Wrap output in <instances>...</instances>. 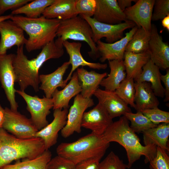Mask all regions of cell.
Returning <instances> with one entry per match:
<instances>
[{
    "label": "cell",
    "instance_id": "cell-1",
    "mask_svg": "<svg viewBox=\"0 0 169 169\" xmlns=\"http://www.w3.org/2000/svg\"><path fill=\"white\" fill-rule=\"evenodd\" d=\"M64 53L63 45L56 40L47 44L35 58L28 59L24 54L23 45L17 47L13 65L15 75V82L20 90L24 91L28 86L32 87L36 92L39 91V70L43 64L51 59H57Z\"/></svg>",
    "mask_w": 169,
    "mask_h": 169
},
{
    "label": "cell",
    "instance_id": "cell-2",
    "mask_svg": "<svg viewBox=\"0 0 169 169\" xmlns=\"http://www.w3.org/2000/svg\"><path fill=\"white\" fill-rule=\"evenodd\" d=\"M103 138L109 143L116 142L126 150L128 160V168L139 160L145 157V162H149L155 156L157 146L154 145L143 146L138 136L130 127L129 121L124 115L113 122L102 135Z\"/></svg>",
    "mask_w": 169,
    "mask_h": 169
},
{
    "label": "cell",
    "instance_id": "cell-3",
    "mask_svg": "<svg viewBox=\"0 0 169 169\" xmlns=\"http://www.w3.org/2000/svg\"><path fill=\"white\" fill-rule=\"evenodd\" d=\"M46 150L40 138L20 139L2 128L0 129V169L14 161L34 159Z\"/></svg>",
    "mask_w": 169,
    "mask_h": 169
},
{
    "label": "cell",
    "instance_id": "cell-4",
    "mask_svg": "<svg viewBox=\"0 0 169 169\" xmlns=\"http://www.w3.org/2000/svg\"><path fill=\"white\" fill-rule=\"evenodd\" d=\"M10 19L28 35L25 47L28 52L42 49L54 41L60 22L57 19L47 18L42 15L36 18H30L14 15Z\"/></svg>",
    "mask_w": 169,
    "mask_h": 169
},
{
    "label": "cell",
    "instance_id": "cell-5",
    "mask_svg": "<svg viewBox=\"0 0 169 169\" xmlns=\"http://www.w3.org/2000/svg\"><path fill=\"white\" fill-rule=\"evenodd\" d=\"M102 135L91 133L71 142H62L57 146V155L75 164L92 158L101 159L110 146Z\"/></svg>",
    "mask_w": 169,
    "mask_h": 169
},
{
    "label": "cell",
    "instance_id": "cell-6",
    "mask_svg": "<svg viewBox=\"0 0 169 169\" xmlns=\"http://www.w3.org/2000/svg\"><path fill=\"white\" fill-rule=\"evenodd\" d=\"M57 36L56 40L62 44L68 39L85 42L91 49L88 52L90 57L94 60L100 57L96 43L92 39V28L88 22L79 15L60 21Z\"/></svg>",
    "mask_w": 169,
    "mask_h": 169
},
{
    "label": "cell",
    "instance_id": "cell-7",
    "mask_svg": "<svg viewBox=\"0 0 169 169\" xmlns=\"http://www.w3.org/2000/svg\"><path fill=\"white\" fill-rule=\"evenodd\" d=\"M2 128L16 137L28 139L35 137L38 131L30 119L17 111L6 107Z\"/></svg>",
    "mask_w": 169,
    "mask_h": 169
},
{
    "label": "cell",
    "instance_id": "cell-8",
    "mask_svg": "<svg viewBox=\"0 0 169 169\" xmlns=\"http://www.w3.org/2000/svg\"><path fill=\"white\" fill-rule=\"evenodd\" d=\"M16 93L25 101L27 109L31 115L30 119L38 131L49 124L47 117L54 106L52 98H47L44 96L42 98L37 95L32 96L20 90H16Z\"/></svg>",
    "mask_w": 169,
    "mask_h": 169
},
{
    "label": "cell",
    "instance_id": "cell-9",
    "mask_svg": "<svg viewBox=\"0 0 169 169\" xmlns=\"http://www.w3.org/2000/svg\"><path fill=\"white\" fill-rule=\"evenodd\" d=\"M85 19L90 25L93 32L92 39L95 43L105 38L107 43H112L123 37L124 31L136 26L133 22L126 20L117 24H110L98 22L92 17L79 15Z\"/></svg>",
    "mask_w": 169,
    "mask_h": 169
},
{
    "label": "cell",
    "instance_id": "cell-10",
    "mask_svg": "<svg viewBox=\"0 0 169 169\" xmlns=\"http://www.w3.org/2000/svg\"><path fill=\"white\" fill-rule=\"evenodd\" d=\"M94 105L91 98H84L80 94L76 95L68 111L66 124L61 131L62 136L66 138L74 132L80 133L83 114L87 109Z\"/></svg>",
    "mask_w": 169,
    "mask_h": 169
},
{
    "label": "cell",
    "instance_id": "cell-11",
    "mask_svg": "<svg viewBox=\"0 0 169 169\" xmlns=\"http://www.w3.org/2000/svg\"><path fill=\"white\" fill-rule=\"evenodd\" d=\"M14 54L7 53L0 55V81L9 103L10 109L17 111L18 105L15 99V75L13 65Z\"/></svg>",
    "mask_w": 169,
    "mask_h": 169
},
{
    "label": "cell",
    "instance_id": "cell-12",
    "mask_svg": "<svg viewBox=\"0 0 169 169\" xmlns=\"http://www.w3.org/2000/svg\"><path fill=\"white\" fill-rule=\"evenodd\" d=\"M155 0H138L123 11L126 20L133 22L146 31L151 28V17Z\"/></svg>",
    "mask_w": 169,
    "mask_h": 169
},
{
    "label": "cell",
    "instance_id": "cell-13",
    "mask_svg": "<svg viewBox=\"0 0 169 169\" xmlns=\"http://www.w3.org/2000/svg\"><path fill=\"white\" fill-rule=\"evenodd\" d=\"M112 119L103 106L98 103L93 108L84 112L81 126L96 134L102 135L113 122Z\"/></svg>",
    "mask_w": 169,
    "mask_h": 169
},
{
    "label": "cell",
    "instance_id": "cell-14",
    "mask_svg": "<svg viewBox=\"0 0 169 169\" xmlns=\"http://www.w3.org/2000/svg\"><path fill=\"white\" fill-rule=\"evenodd\" d=\"M0 55L7 54L13 46L25 45L27 39L24 31L11 19L0 22Z\"/></svg>",
    "mask_w": 169,
    "mask_h": 169
},
{
    "label": "cell",
    "instance_id": "cell-15",
    "mask_svg": "<svg viewBox=\"0 0 169 169\" xmlns=\"http://www.w3.org/2000/svg\"><path fill=\"white\" fill-rule=\"evenodd\" d=\"M148 52L150 60L160 69L165 70L169 69V44L163 41L154 24L151 25Z\"/></svg>",
    "mask_w": 169,
    "mask_h": 169
},
{
    "label": "cell",
    "instance_id": "cell-16",
    "mask_svg": "<svg viewBox=\"0 0 169 169\" xmlns=\"http://www.w3.org/2000/svg\"><path fill=\"white\" fill-rule=\"evenodd\" d=\"M68 112L67 109L54 110L53 121L36 133L35 137L43 140L46 150L57 143L58 133L66 124Z\"/></svg>",
    "mask_w": 169,
    "mask_h": 169
},
{
    "label": "cell",
    "instance_id": "cell-17",
    "mask_svg": "<svg viewBox=\"0 0 169 169\" xmlns=\"http://www.w3.org/2000/svg\"><path fill=\"white\" fill-rule=\"evenodd\" d=\"M138 27L136 26L131 28L122 38L112 43L104 42L99 40L97 42L100 61L104 62L106 60H123L126 47Z\"/></svg>",
    "mask_w": 169,
    "mask_h": 169
},
{
    "label": "cell",
    "instance_id": "cell-18",
    "mask_svg": "<svg viewBox=\"0 0 169 169\" xmlns=\"http://www.w3.org/2000/svg\"><path fill=\"white\" fill-rule=\"evenodd\" d=\"M96 7L93 18L101 23L117 24L126 20L116 0H96Z\"/></svg>",
    "mask_w": 169,
    "mask_h": 169
},
{
    "label": "cell",
    "instance_id": "cell-19",
    "mask_svg": "<svg viewBox=\"0 0 169 169\" xmlns=\"http://www.w3.org/2000/svg\"><path fill=\"white\" fill-rule=\"evenodd\" d=\"M93 95L97 99L98 103L103 106L112 119L124 115L127 113L131 112L128 105L115 91L103 90L98 88Z\"/></svg>",
    "mask_w": 169,
    "mask_h": 169
},
{
    "label": "cell",
    "instance_id": "cell-20",
    "mask_svg": "<svg viewBox=\"0 0 169 169\" xmlns=\"http://www.w3.org/2000/svg\"><path fill=\"white\" fill-rule=\"evenodd\" d=\"M63 45L69 55V62L71 65V70L65 79L67 83L71 79L73 73L80 66H87L90 68L98 70L105 69L107 68V65L106 64L92 63L86 61L83 58L80 52L82 45L81 43L71 42L67 40L63 42Z\"/></svg>",
    "mask_w": 169,
    "mask_h": 169
},
{
    "label": "cell",
    "instance_id": "cell-21",
    "mask_svg": "<svg viewBox=\"0 0 169 169\" xmlns=\"http://www.w3.org/2000/svg\"><path fill=\"white\" fill-rule=\"evenodd\" d=\"M70 64L69 61L65 62L52 73L39 75V90L43 91L45 97L51 98L58 87L64 88L66 86L67 83L63 79V76Z\"/></svg>",
    "mask_w": 169,
    "mask_h": 169
},
{
    "label": "cell",
    "instance_id": "cell-22",
    "mask_svg": "<svg viewBox=\"0 0 169 169\" xmlns=\"http://www.w3.org/2000/svg\"><path fill=\"white\" fill-rule=\"evenodd\" d=\"M135 87L134 102L137 112L158 107L159 101L150 83L135 82Z\"/></svg>",
    "mask_w": 169,
    "mask_h": 169
},
{
    "label": "cell",
    "instance_id": "cell-23",
    "mask_svg": "<svg viewBox=\"0 0 169 169\" xmlns=\"http://www.w3.org/2000/svg\"><path fill=\"white\" fill-rule=\"evenodd\" d=\"M70 80L63 89L59 90L57 89L53 94L52 98L54 104V110L68 109L71 98L81 92V89L76 71L73 73Z\"/></svg>",
    "mask_w": 169,
    "mask_h": 169
},
{
    "label": "cell",
    "instance_id": "cell-24",
    "mask_svg": "<svg viewBox=\"0 0 169 169\" xmlns=\"http://www.w3.org/2000/svg\"><path fill=\"white\" fill-rule=\"evenodd\" d=\"M76 72L81 89L80 94L84 98H91L107 75L106 72L100 74L93 70L88 71L83 67L78 68Z\"/></svg>",
    "mask_w": 169,
    "mask_h": 169
},
{
    "label": "cell",
    "instance_id": "cell-25",
    "mask_svg": "<svg viewBox=\"0 0 169 169\" xmlns=\"http://www.w3.org/2000/svg\"><path fill=\"white\" fill-rule=\"evenodd\" d=\"M76 0H55L44 10L42 15L51 19L65 20L77 16L75 8Z\"/></svg>",
    "mask_w": 169,
    "mask_h": 169
},
{
    "label": "cell",
    "instance_id": "cell-26",
    "mask_svg": "<svg viewBox=\"0 0 169 169\" xmlns=\"http://www.w3.org/2000/svg\"><path fill=\"white\" fill-rule=\"evenodd\" d=\"M160 69L150 59L143 67L140 74L134 80L135 82L150 83L155 95L163 98L164 97V89L161 79V74Z\"/></svg>",
    "mask_w": 169,
    "mask_h": 169
},
{
    "label": "cell",
    "instance_id": "cell-27",
    "mask_svg": "<svg viewBox=\"0 0 169 169\" xmlns=\"http://www.w3.org/2000/svg\"><path fill=\"white\" fill-rule=\"evenodd\" d=\"M145 146L154 145L168 151L169 123H162L143 132Z\"/></svg>",
    "mask_w": 169,
    "mask_h": 169
},
{
    "label": "cell",
    "instance_id": "cell-28",
    "mask_svg": "<svg viewBox=\"0 0 169 169\" xmlns=\"http://www.w3.org/2000/svg\"><path fill=\"white\" fill-rule=\"evenodd\" d=\"M124 59L126 77L134 80L140 74L143 67L150 59V57L148 51L140 53L125 52Z\"/></svg>",
    "mask_w": 169,
    "mask_h": 169
},
{
    "label": "cell",
    "instance_id": "cell-29",
    "mask_svg": "<svg viewBox=\"0 0 169 169\" xmlns=\"http://www.w3.org/2000/svg\"><path fill=\"white\" fill-rule=\"evenodd\" d=\"M108 61L110 73L103 79L100 85L105 90L114 91L126 78V74L123 60Z\"/></svg>",
    "mask_w": 169,
    "mask_h": 169
},
{
    "label": "cell",
    "instance_id": "cell-30",
    "mask_svg": "<svg viewBox=\"0 0 169 169\" xmlns=\"http://www.w3.org/2000/svg\"><path fill=\"white\" fill-rule=\"evenodd\" d=\"M52 155L49 150H46L41 155L34 159L17 161L15 163L7 165L0 169H47Z\"/></svg>",
    "mask_w": 169,
    "mask_h": 169
},
{
    "label": "cell",
    "instance_id": "cell-31",
    "mask_svg": "<svg viewBox=\"0 0 169 169\" xmlns=\"http://www.w3.org/2000/svg\"><path fill=\"white\" fill-rule=\"evenodd\" d=\"M150 37L151 31L138 28L128 43L125 52L140 53L148 51Z\"/></svg>",
    "mask_w": 169,
    "mask_h": 169
},
{
    "label": "cell",
    "instance_id": "cell-32",
    "mask_svg": "<svg viewBox=\"0 0 169 169\" xmlns=\"http://www.w3.org/2000/svg\"><path fill=\"white\" fill-rule=\"evenodd\" d=\"M55 0H32L21 7L12 11V15L23 14L30 18L40 17L45 9L51 5Z\"/></svg>",
    "mask_w": 169,
    "mask_h": 169
},
{
    "label": "cell",
    "instance_id": "cell-33",
    "mask_svg": "<svg viewBox=\"0 0 169 169\" xmlns=\"http://www.w3.org/2000/svg\"><path fill=\"white\" fill-rule=\"evenodd\" d=\"M124 115L131 123L130 127L135 133H139L157 126L153 123L141 112L127 113Z\"/></svg>",
    "mask_w": 169,
    "mask_h": 169
},
{
    "label": "cell",
    "instance_id": "cell-34",
    "mask_svg": "<svg viewBox=\"0 0 169 169\" xmlns=\"http://www.w3.org/2000/svg\"><path fill=\"white\" fill-rule=\"evenodd\" d=\"M135 82L133 79L126 77L115 91L125 103L135 109Z\"/></svg>",
    "mask_w": 169,
    "mask_h": 169
},
{
    "label": "cell",
    "instance_id": "cell-35",
    "mask_svg": "<svg viewBox=\"0 0 169 169\" xmlns=\"http://www.w3.org/2000/svg\"><path fill=\"white\" fill-rule=\"evenodd\" d=\"M141 112L156 125L161 123H169V112L161 110L158 107L144 110Z\"/></svg>",
    "mask_w": 169,
    "mask_h": 169
},
{
    "label": "cell",
    "instance_id": "cell-36",
    "mask_svg": "<svg viewBox=\"0 0 169 169\" xmlns=\"http://www.w3.org/2000/svg\"><path fill=\"white\" fill-rule=\"evenodd\" d=\"M127 165L113 151L100 162L99 169H126Z\"/></svg>",
    "mask_w": 169,
    "mask_h": 169
},
{
    "label": "cell",
    "instance_id": "cell-37",
    "mask_svg": "<svg viewBox=\"0 0 169 169\" xmlns=\"http://www.w3.org/2000/svg\"><path fill=\"white\" fill-rule=\"evenodd\" d=\"M151 169H169V157L167 151L157 146L156 154L149 162Z\"/></svg>",
    "mask_w": 169,
    "mask_h": 169
},
{
    "label": "cell",
    "instance_id": "cell-38",
    "mask_svg": "<svg viewBox=\"0 0 169 169\" xmlns=\"http://www.w3.org/2000/svg\"><path fill=\"white\" fill-rule=\"evenodd\" d=\"M96 7V0H76L75 8L78 15L92 18Z\"/></svg>",
    "mask_w": 169,
    "mask_h": 169
},
{
    "label": "cell",
    "instance_id": "cell-39",
    "mask_svg": "<svg viewBox=\"0 0 169 169\" xmlns=\"http://www.w3.org/2000/svg\"><path fill=\"white\" fill-rule=\"evenodd\" d=\"M153 9L151 20H162L169 15V0H155Z\"/></svg>",
    "mask_w": 169,
    "mask_h": 169
},
{
    "label": "cell",
    "instance_id": "cell-40",
    "mask_svg": "<svg viewBox=\"0 0 169 169\" xmlns=\"http://www.w3.org/2000/svg\"><path fill=\"white\" fill-rule=\"evenodd\" d=\"M47 169H75V164L57 155L51 158L48 163Z\"/></svg>",
    "mask_w": 169,
    "mask_h": 169
},
{
    "label": "cell",
    "instance_id": "cell-41",
    "mask_svg": "<svg viewBox=\"0 0 169 169\" xmlns=\"http://www.w3.org/2000/svg\"><path fill=\"white\" fill-rule=\"evenodd\" d=\"M31 0H0V16L9 10L17 9L32 1Z\"/></svg>",
    "mask_w": 169,
    "mask_h": 169
},
{
    "label": "cell",
    "instance_id": "cell-42",
    "mask_svg": "<svg viewBox=\"0 0 169 169\" xmlns=\"http://www.w3.org/2000/svg\"><path fill=\"white\" fill-rule=\"evenodd\" d=\"M100 160L92 158L83 161L75 164V169H99Z\"/></svg>",
    "mask_w": 169,
    "mask_h": 169
},
{
    "label": "cell",
    "instance_id": "cell-43",
    "mask_svg": "<svg viewBox=\"0 0 169 169\" xmlns=\"http://www.w3.org/2000/svg\"><path fill=\"white\" fill-rule=\"evenodd\" d=\"M161 79L164 85V101L167 102L169 101V69H166V73L164 75L161 74Z\"/></svg>",
    "mask_w": 169,
    "mask_h": 169
},
{
    "label": "cell",
    "instance_id": "cell-44",
    "mask_svg": "<svg viewBox=\"0 0 169 169\" xmlns=\"http://www.w3.org/2000/svg\"><path fill=\"white\" fill-rule=\"evenodd\" d=\"M136 1L133 0H118L117 2L119 8L123 12L126 8L131 6L132 2H136Z\"/></svg>",
    "mask_w": 169,
    "mask_h": 169
},
{
    "label": "cell",
    "instance_id": "cell-45",
    "mask_svg": "<svg viewBox=\"0 0 169 169\" xmlns=\"http://www.w3.org/2000/svg\"><path fill=\"white\" fill-rule=\"evenodd\" d=\"M5 110L0 104V129L2 128L5 116Z\"/></svg>",
    "mask_w": 169,
    "mask_h": 169
},
{
    "label": "cell",
    "instance_id": "cell-46",
    "mask_svg": "<svg viewBox=\"0 0 169 169\" xmlns=\"http://www.w3.org/2000/svg\"><path fill=\"white\" fill-rule=\"evenodd\" d=\"M161 24L164 28L169 31V15H167L161 20Z\"/></svg>",
    "mask_w": 169,
    "mask_h": 169
},
{
    "label": "cell",
    "instance_id": "cell-47",
    "mask_svg": "<svg viewBox=\"0 0 169 169\" xmlns=\"http://www.w3.org/2000/svg\"><path fill=\"white\" fill-rule=\"evenodd\" d=\"M12 15L11 14L0 16V22L5 20H8L11 19Z\"/></svg>",
    "mask_w": 169,
    "mask_h": 169
}]
</instances>
